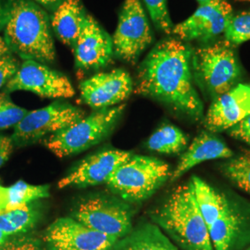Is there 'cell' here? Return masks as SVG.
Returning <instances> with one entry per match:
<instances>
[{"mask_svg":"<svg viewBox=\"0 0 250 250\" xmlns=\"http://www.w3.org/2000/svg\"><path fill=\"white\" fill-rule=\"evenodd\" d=\"M132 153L118 149L98 152L83 160L59 183V188H87L107 183L117 168Z\"/></svg>","mask_w":250,"mask_h":250,"instance_id":"16","label":"cell"},{"mask_svg":"<svg viewBox=\"0 0 250 250\" xmlns=\"http://www.w3.org/2000/svg\"><path fill=\"white\" fill-rule=\"evenodd\" d=\"M191 182L200 213L209 227L230 208L228 200L202 179L193 176Z\"/></svg>","mask_w":250,"mask_h":250,"instance_id":"20","label":"cell"},{"mask_svg":"<svg viewBox=\"0 0 250 250\" xmlns=\"http://www.w3.org/2000/svg\"><path fill=\"white\" fill-rule=\"evenodd\" d=\"M48 197V186H35L23 181H19L9 187L0 185V212L28 205Z\"/></svg>","mask_w":250,"mask_h":250,"instance_id":"21","label":"cell"},{"mask_svg":"<svg viewBox=\"0 0 250 250\" xmlns=\"http://www.w3.org/2000/svg\"><path fill=\"white\" fill-rule=\"evenodd\" d=\"M4 40L23 61L52 62L56 58L50 17L32 0H12Z\"/></svg>","mask_w":250,"mask_h":250,"instance_id":"2","label":"cell"},{"mask_svg":"<svg viewBox=\"0 0 250 250\" xmlns=\"http://www.w3.org/2000/svg\"><path fill=\"white\" fill-rule=\"evenodd\" d=\"M242 1H250V0H242Z\"/></svg>","mask_w":250,"mask_h":250,"instance_id":"38","label":"cell"},{"mask_svg":"<svg viewBox=\"0 0 250 250\" xmlns=\"http://www.w3.org/2000/svg\"><path fill=\"white\" fill-rule=\"evenodd\" d=\"M28 110L16 105L8 93H0V130L14 127L24 117Z\"/></svg>","mask_w":250,"mask_h":250,"instance_id":"27","label":"cell"},{"mask_svg":"<svg viewBox=\"0 0 250 250\" xmlns=\"http://www.w3.org/2000/svg\"><path fill=\"white\" fill-rule=\"evenodd\" d=\"M232 151L210 132H202L192 141L188 150L185 152L176 168L170 174V180L175 181L188 170L202 162L219 159H231Z\"/></svg>","mask_w":250,"mask_h":250,"instance_id":"17","label":"cell"},{"mask_svg":"<svg viewBox=\"0 0 250 250\" xmlns=\"http://www.w3.org/2000/svg\"><path fill=\"white\" fill-rule=\"evenodd\" d=\"M197 1L199 3V4H203V3L208 2V1H210V0H197Z\"/></svg>","mask_w":250,"mask_h":250,"instance_id":"37","label":"cell"},{"mask_svg":"<svg viewBox=\"0 0 250 250\" xmlns=\"http://www.w3.org/2000/svg\"><path fill=\"white\" fill-rule=\"evenodd\" d=\"M112 250H180L156 224L143 223L117 242Z\"/></svg>","mask_w":250,"mask_h":250,"instance_id":"19","label":"cell"},{"mask_svg":"<svg viewBox=\"0 0 250 250\" xmlns=\"http://www.w3.org/2000/svg\"><path fill=\"white\" fill-rule=\"evenodd\" d=\"M188 136L173 125H163L148 138L146 146L149 150L161 154H177L188 145Z\"/></svg>","mask_w":250,"mask_h":250,"instance_id":"24","label":"cell"},{"mask_svg":"<svg viewBox=\"0 0 250 250\" xmlns=\"http://www.w3.org/2000/svg\"><path fill=\"white\" fill-rule=\"evenodd\" d=\"M73 218L90 229L122 239L132 230V211L127 203L111 197H93L81 203Z\"/></svg>","mask_w":250,"mask_h":250,"instance_id":"9","label":"cell"},{"mask_svg":"<svg viewBox=\"0 0 250 250\" xmlns=\"http://www.w3.org/2000/svg\"><path fill=\"white\" fill-rule=\"evenodd\" d=\"M9 237L8 235H6L5 233L0 232V248H1L6 242L9 240Z\"/></svg>","mask_w":250,"mask_h":250,"instance_id":"36","label":"cell"},{"mask_svg":"<svg viewBox=\"0 0 250 250\" xmlns=\"http://www.w3.org/2000/svg\"><path fill=\"white\" fill-rule=\"evenodd\" d=\"M222 170L234 185L250 194V152L226 161Z\"/></svg>","mask_w":250,"mask_h":250,"instance_id":"25","label":"cell"},{"mask_svg":"<svg viewBox=\"0 0 250 250\" xmlns=\"http://www.w3.org/2000/svg\"><path fill=\"white\" fill-rule=\"evenodd\" d=\"M0 250H41L39 245L34 239L21 237L13 238L6 242Z\"/></svg>","mask_w":250,"mask_h":250,"instance_id":"30","label":"cell"},{"mask_svg":"<svg viewBox=\"0 0 250 250\" xmlns=\"http://www.w3.org/2000/svg\"><path fill=\"white\" fill-rule=\"evenodd\" d=\"M133 90L134 82L123 69L100 72L80 83L81 99L97 110L114 107L128 99Z\"/></svg>","mask_w":250,"mask_h":250,"instance_id":"13","label":"cell"},{"mask_svg":"<svg viewBox=\"0 0 250 250\" xmlns=\"http://www.w3.org/2000/svg\"><path fill=\"white\" fill-rule=\"evenodd\" d=\"M242 219L232 208L208 227L214 250H231L241 230Z\"/></svg>","mask_w":250,"mask_h":250,"instance_id":"23","label":"cell"},{"mask_svg":"<svg viewBox=\"0 0 250 250\" xmlns=\"http://www.w3.org/2000/svg\"><path fill=\"white\" fill-rule=\"evenodd\" d=\"M232 16V7L227 1L210 0L199 4L189 18L173 26L171 34L181 41L207 42L224 34Z\"/></svg>","mask_w":250,"mask_h":250,"instance_id":"12","label":"cell"},{"mask_svg":"<svg viewBox=\"0 0 250 250\" xmlns=\"http://www.w3.org/2000/svg\"><path fill=\"white\" fill-rule=\"evenodd\" d=\"M87 16L81 0H63L50 18L51 29L63 44L72 49Z\"/></svg>","mask_w":250,"mask_h":250,"instance_id":"18","label":"cell"},{"mask_svg":"<svg viewBox=\"0 0 250 250\" xmlns=\"http://www.w3.org/2000/svg\"><path fill=\"white\" fill-rule=\"evenodd\" d=\"M170 174V166L165 161L132 154L117 168L106 184L122 199L138 203L151 197Z\"/></svg>","mask_w":250,"mask_h":250,"instance_id":"5","label":"cell"},{"mask_svg":"<svg viewBox=\"0 0 250 250\" xmlns=\"http://www.w3.org/2000/svg\"><path fill=\"white\" fill-rule=\"evenodd\" d=\"M227 42L232 45H239L250 40V10L232 14L224 32Z\"/></svg>","mask_w":250,"mask_h":250,"instance_id":"26","label":"cell"},{"mask_svg":"<svg viewBox=\"0 0 250 250\" xmlns=\"http://www.w3.org/2000/svg\"><path fill=\"white\" fill-rule=\"evenodd\" d=\"M10 53L11 52L9 51V47H8V45L6 44L4 38L0 37V58Z\"/></svg>","mask_w":250,"mask_h":250,"instance_id":"35","label":"cell"},{"mask_svg":"<svg viewBox=\"0 0 250 250\" xmlns=\"http://www.w3.org/2000/svg\"><path fill=\"white\" fill-rule=\"evenodd\" d=\"M150 15L153 23L161 32L170 35L172 32V22L170 20L167 0H143Z\"/></svg>","mask_w":250,"mask_h":250,"instance_id":"28","label":"cell"},{"mask_svg":"<svg viewBox=\"0 0 250 250\" xmlns=\"http://www.w3.org/2000/svg\"><path fill=\"white\" fill-rule=\"evenodd\" d=\"M11 5L12 0H0V31L5 29L9 22Z\"/></svg>","mask_w":250,"mask_h":250,"instance_id":"33","label":"cell"},{"mask_svg":"<svg viewBox=\"0 0 250 250\" xmlns=\"http://www.w3.org/2000/svg\"><path fill=\"white\" fill-rule=\"evenodd\" d=\"M151 218L184 250H214L191 180L175 188Z\"/></svg>","mask_w":250,"mask_h":250,"instance_id":"3","label":"cell"},{"mask_svg":"<svg viewBox=\"0 0 250 250\" xmlns=\"http://www.w3.org/2000/svg\"><path fill=\"white\" fill-rule=\"evenodd\" d=\"M48 250H112L116 238L94 231L73 217L59 218L45 230Z\"/></svg>","mask_w":250,"mask_h":250,"instance_id":"11","label":"cell"},{"mask_svg":"<svg viewBox=\"0 0 250 250\" xmlns=\"http://www.w3.org/2000/svg\"><path fill=\"white\" fill-rule=\"evenodd\" d=\"M233 46L224 40L193 50L194 81L212 100L232 89L241 77V66Z\"/></svg>","mask_w":250,"mask_h":250,"instance_id":"4","label":"cell"},{"mask_svg":"<svg viewBox=\"0 0 250 250\" xmlns=\"http://www.w3.org/2000/svg\"><path fill=\"white\" fill-rule=\"evenodd\" d=\"M153 34L140 0H125L112 38L113 55L134 64L151 45Z\"/></svg>","mask_w":250,"mask_h":250,"instance_id":"8","label":"cell"},{"mask_svg":"<svg viewBox=\"0 0 250 250\" xmlns=\"http://www.w3.org/2000/svg\"><path fill=\"white\" fill-rule=\"evenodd\" d=\"M20 64L12 53L0 58V90L7 85L11 77L17 72Z\"/></svg>","mask_w":250,"mask_h":250,"instance_id":"29","label":"cell"},{"mask_svg":"<svg viewBox=\"0 0 250 250\" xmlns=\"http://www.w3.org/2000/svg\"><path fill=\"white\" fill-rule=\"evenodd\" d=\"M85 117L80 107L68 102L56 101L42 108L27 112L15 125L12 142L17 146L36 143L46 134H55Z\"/></svg>","mask_w":250,"mask_h":250,"instance_id":"7","label":"cell"},{"mask_svg":"<svg viewBox=\"0 0 250 250\" xmlns=\"http://www.w3.org/2000/svg\"><path fill=\"white\" fill-rule=\"evenodd\" d=\"M250 115V84L238 83L212 100L204 120L210 133L228 131Z\"/></svg>","mask_w":250,"mask_h":250,"instance_id":"15","label":"cell"},{"mask_svg":"<svg viewBox=\"0 0 250 250\" xmlns=\"http://www.w3.org/2000/svg\"><path fill=\"white\" fill-rule=\"evenodd\" d=\"M40 207L36 202L0 212V232L9 237L28 232L40 219Z\"/></svg>","mask_w":250,"mask_h":250,"instance_id":"22","label":"cell"},{"mask_svg":"<svg viewBox=\"0 0 250 250\" xmlns=\"http://www.w3.org/2000/svg\"><path fill=\"white\" fill-rule=\"evenodd\" d=\"M12 145L11 137L0 134V167L9 160V155L12 151Z\"/></svg>","mask_w":250,"mask_h":250,"instance_id":"32","label":"cell"},{"mask_svg":"<svg viewBox=\"0 0 250 250\" xmlns=\"http://www.w3.org/2000/svg\"><path fill=\"white\" fill-rule=\"evenodd\" d=\"M125 107V105H120L98 109L50 135L45 140V146L60 158L84 151L105 139L114 130Z\"/></svg>","mask_w":250,"mask_h":250,"instance_id":"6","label":"cell"},{"mask_svg":"<svg viewBox=\"0 0 250 250\" xmlns=\"http://www.w3.org/2000/svg\"><path fill=\"white\" fill-rule=\"evenodd\" d=\"M228 133L233 138L250 146V115L245 118L239 124L232 126L228 130Z\"/></svg>","mask_w":250,"mask_h":250,"instance_id":"31","label":"cell"},{"mask_svg":"<svg viewBox=\"0 0 250 250\" xmlns=\"http://www.w3.org/2000/svg\"><path fill=\"white\" fill-rule=\"evenodd\" d=\"M72 51L78 69L99 70L106 67L112 59V38L88 15Z\"/></svg>","mask_w":250,"mask_h":250,"instance_id":"14","label":"cell"},{"mask_svg":"<svg viewBox=\"0 0 250 250\" xmlns=\"http://www.w3.org/2000/svg\"><path fill=\"white\" fill-rule=\"evenodd\" d=\"M193 49L177 38L161 40L137 72L135 93L155 99L193 121L204 118V105L195 87Z\"/></svg>","mask_w":250,"mask_h":250,"instance_id":"1","label":"cell"},{"mask_svg":"<svg viewBox=\"0 0 250 250\" xmlns=\"http://www.w3.org/2000/svg\"><path fill=\"white\" fill-rule=\"evenodd\" d=\"M247 250H250V248H249V249H248Z\"/></svg>","mask_w":250,"mask_h":250,"instance_id":"39","label":"cell"},{"mask_svg":"<svg viewBox=\"0 0 250 250\" xmlns=\"http://www.w3.org/2000/svg\"><path fill=\"white\" fill-rule=\"evenodd\" d=\"M35 3L42 6L45 9L54 12L56 9L62 3L63 0H34Z\"/></svg>","mask_w":250,"mask_h":250,"instance_id":"34","label":"cell"},{"mask_svg":"<svg viewBox=\"0 0 250 250\" xmlns=\"http://www.w3.org/2000/svg\"><path fill=\"white\" fill-rule=\"evenodd\" d=\"M6 93L15 91L32 92L47 99H70L75 90L69 78L44 63L25 60L7 83Z\"/></svg>","mask_w":250,"mask_h":250,"instance_id":"10","label":"cell"}]
</instances>
